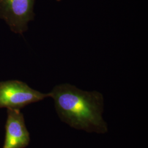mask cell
<instances>
[{
    "label": "cell",
    "instance_id": "cell-1",
    "mask_svg": "<svg viewBox=\"0 0 148 148\" xmlns=\"http://www.w3.org/2000/svg\"><path fill=\"white\" fill-rule=\"evenodd\" d=\"M48 94L54 101L59 118L69 126L88 133L108 132L103 117L104 98L100 92L83 90L74 85L62 84L55 86Z\"/></svg>",
    "mask_w": 148,
    "mask_h": 148
},
{
    "label": "cell",
    "instance_id": "cell-2",
    "mask_svg": "<svg viewBox=\"0 0 148 148\" xmlns=\"http://www.w3.org/2000/svg\"><path fill=\"white\" fill-rule=\"evenodd\" d=\"M47 97L48 93L34 90L21 81L0 82V108L21 110L25 106Z\"/></svg>",
    "mask_w": 148,
    "mask_h": 148
},
{
    "label": "cell",
    "instance_id": "cell-3",
    "mask_svg": "<svg viewBox=\"0 0 148 148\" xmlns=\"http://www.w3.org/2000/svg\"><path fill=\"white\" fill-rule=\"evenodd\" d=\"M35 0H0V18L16 34H22L34 19Z\"/></svg>",
    "mask_w": 148,
    "mask_h": 148
},
{
    "label": "cell",
    "instance_id": "cell-4",
    "mask_svg": "<svg viewBox=\"0 0 148 148\" xmlns=\"http://www.w3.org/2000/svg\"><path fill=\"white\" fill-rule=\"evenodd\" d=\"M5 136L2 148H25L30 141L21 110L7 109Z\"/></svg>",
    "mask_w": 148,
    "mask_h": 148
},
{
    "label": "cell",
    "instance_id": "cell-5",
    "mask_svg": "<svg viewBox=\"0 0 148 148\" xmlns=\"http://www.w3.org/2000/svg\"><path fill=\"white\" fill-rule=\"evenodd\" d=\"M57 1H60V0H57Z\"/></svg>",
    "mask_w": 148,
    "mask_h": 148
}]
</instances>
